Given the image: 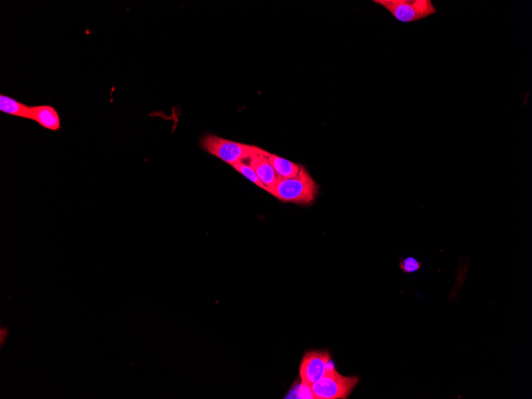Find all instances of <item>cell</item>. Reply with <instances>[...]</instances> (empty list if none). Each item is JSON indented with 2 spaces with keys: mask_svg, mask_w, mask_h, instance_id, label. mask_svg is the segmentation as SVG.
I'll use <instances>...</instances> for the list:
<instances>
[{
  "mask_svg": "<svg viewBox=\"0 0 532 399\" xmlns=\"http://www.w3.org/2000/svg\"><path fill=\"white\" fill-rule=\"evenodd\" d=\"M374 3L382 6L401 23L422 20L437 13L431 0H376Z\"/></svg>",
  "mask_w": 532,
  "mask_h": 399,
  "instance_id": "4",
  "label": "cell"
},
{
  "mask_svg": "<svg viewBox=\"0 0 532 399\" xmlns=\"http://www.w3.org/2000/svg\"><path fill=\"white\" fill-rule=\"evenodd\" d=\"M267 158L270 164L273 167L277 178L288 179L294 177L299 172L300 165L282 158L275 154L268 153Z\"/></svg>",
  "mask_w": 532,
  "mask_h": 399,
  "instance_id": "8",
  "label": "cell"
},
{
  "mask_svg": "<svg viewBox=\"0 0 532 399\" xmlns=\"http://www.w3.org/2000/svg\"><path fill=\"white\" fill-rule=\"evenodd\" d=\"M268 153L265 150V152L253 156L249 160V165L256 172L263 184L268 187L270 194L272 195L277 183V175L273 167L270 164L267 158Z\"/></svg>",
  "mask_w": 532,
  "mask_h": 399,
  "instance_id": "6",
  "label": "cell"
},
{
  "mask_svg": "<svg viewBox=\"0 0 532 399\" xmlns=\"http://www.w3.org/2000/svg\"><path fill=\"white\" fill-rule=\"evenodd\" d=\"M318 185L303 166L297 175L288 179L277 178L276 187L272 193L283 203L310 205L315 201Z\"/></svg>",
  "mask_w": 532,
  "mask_h": 399,
  "instance_id": "1",
  "label": "cell"
},
{
  "mask_svg": "<svg viewBox=\"0 0 532 399\" xmlns=\"http://www.w3.org/2000/svg\"><path fill=\"white\" fill-rule=\"evenodd\" d=\"M205 151L229 165L234 166L250 160L253 156L262 153L265 150L255 145L235 142L213 134L205 136L202 141Z\"/></svg>",
  "mask_w": 532,
  "mask_h": 399,
  "instance_id": "2",
  "label": "cell"
},
{
  "mask_svg": "<svg viewBox=\"0 0 532 399\" xmlns=\"http://www.w3.org/2000/svg\"><path fill=\"white\" fill-rule=\"evenodd\" d=\"M0 111L17 118L31 120L32 107L18 101L11 96H0Z\"/></svg>",
  "mask_w": 532,
  "mask_h": 399,
  "instance_id": "9",
  "label": "cell"
},
{
  "mask_svg": "<svg viewBox=\"0 0 532 399\" xmlns=\"http://www.w3.org/2000/svg\"><path fill=\"white\" fill-rule=\"evenodd\" d=\"M399 267H400L403 273L410 274L416 273V272L421 270L422 262L413 257H408L401 260L400 262H399Z\"/></svg>",
  "mask_w": 532,
  "mask_h": 399,
  "instance_id": "11",
  "label": "cell"
},
{
  "mask_svg": "<svg viewBox=\"0 0 532 399\" xmlns=\"http://www.w3.org/2000/svg\"><path fill=\"white\" fill-rule=\"evenodd\" d=\"M8 335V331L6 329H1V346L6 340V336Z\"/></svg>",
  "mask_w": 532,
  "mask_h": 399,
  "instance_id": "12",
  "label": "cell"
},
{
  "mask_svg": "<svg viewBox=\"0 0 532 399\" xmlns=\"http://www.w3.org/2000/svg\"><path fill=\"white\" fill-rule=\"evenodd\" d=\"M42 128L56 132L62 128L61 119L56 108L47 105L32 106V118Z\"/></svg>",
  "mask_w": 532,
  "mask_h": 399,
  "instance_id": "7",
  "label": "cell"
},
{
  "mask_svg": "<svg viewBox=\"0 0 532 399\" xmlns=\"http://www.w3.org/2000/svg\"><path fill=\"white\" fill-rule=\"evenodd\" d=\"M332 365H334L331 364V356L328 352L312 350L304 356L300 367L302 385L310 388L322 379Z\"/></svg>",
  "mask_w": 532,
  "mask_h": 399,
  "instance_id": "5",
  "label": "cell"
},
{
  "mask_svg": "<svg viewBox=\"0 0 532 399\" xmlns=\"http://www.w3.org/2000/svg\"><path fill=\"white\" fill-rule=\"evenodd\" d=\"M359 383V377L343 376L332 365L322 379L308 388L312 398L346 399Z\"/></svg>",
  "mask_w": 532,
  "mask_h": 399,
  "instance_id": "3",
  "label": "cell"
},
{
  "mask_svg": "<svg viewBox=\"0 0 532 399\" xmlns=\"http://www.w3.org/2000/svg\"><path fill=\"white\" fill-rule=\"evenodd\" d=\"M236 171L239 172L241 175H243L246 178L251 181L252 183L257 185L260 189L265 190L270 193V189L267 186H265L259 179L258 175L253 170L252 167L249 165L245 164L244 162L239 163V164L233 166Z\"/></svg>",
  "mask_w": 532,
  "mask_h": 399,
  "instance_id": "10",
  "label": "cell"
}]
</instances>
